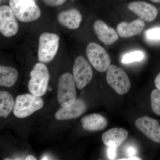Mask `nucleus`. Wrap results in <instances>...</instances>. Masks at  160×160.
Wrapping results in <instances>:
<instances>
[{"label": "nucleus", "mask_w": 160, "mask_h": 160, "mask_svg": "<svg viewBox=\"0 0 160 160\" xmlns=\"http://www.w3.org/2000/svg\"><path fill=\"white\" fill-rule=\"evenodd\" d=\"M28 89L32 94L42 97L48 89L49 74L48 68L42 63H38L30 72Z\"/></svg>", "instance_id": "1"}, {"label": "nucleus", "mask_w": 160, "mask_h": 160, "mask_svg": "<svg viewBox=\"0 0 160 160\" xmlns=\"http://www.w3.org/2000/svg\"><path fill=\"white\" fill-rule=\"evenodd\" d=\"M9 6L16 17L23 22H30L41 16L39 7L33 0H10Z\"/></svg>", "instance_id": "2"}, {"label": "nucleus", "mask_w": 160, "mask_h": 160, "mask_svg": "<svg viewBox=\"0 0 160 160\" xmlns=\"http://www.w3.org/2000/svg\"><path fill=\"white\" fill-rule=\"evenodd\" d=\"M60 37L51 32H43L39 38L38 56L42 63H48L54 58L59 46Z\"/></svg>", "instance_id": "3"}, {"label": "nucleus", "mask_w": 160, "mask_h": 160, "mask_svg": "<svg viewBox=\"0 0 160 160\" xmlns=\"http://www.w3.org/2000/svg\"><path fill=\"white\" fill-rule=\"evenodd\" d=\"M73 76L66 72L61 76L58 82V100L61 106L68 107L77 99V91Z\"/></svg>", "instance_id": "4"}, {"label": "nucleus", "mask_w": 160, "mask_h": 160, "mask_svg": "<svg viewBox=\"0 0 160 160\" xmlns=\"http://www.w3.org/2000/svg\"><path fill=\"white\" fill-rule=\"evenodd\" d=\"M43 106L44 102L39 97L29 94L20 95L16 99L13 114L19 118H24L42 109Z\"/></svg>", "instance_id": "5"}, {"label": "nucleus", "mask_w": 160, "mask_h": 160, "mask_svg": "<svg viewBox=\"0 0 160 160\" xmlns=\"http://www.w3.org/2000/svg\"><path fill=\"white\" fill-rule=\"evenodd\" d=\"M106 81L118 94L124 95L129 92L131 82L126 71L115 65H110L106 71Z\"/></svg>", "instance_id": "6"}, {"label": "nucleus", "mask_w": 160, "mask_h": 160, "mask_svg": "<svg viewBox=\"0 0 160 160\" xmlns=\"http://www.w3.org/2000/svg\"><path fill=\"white\" fill-rule=\"evenodd\" d=\"M86 55L92 66L99 72L107 71L111 65L109 54L97 43L91 42L88 44L86 49Z\"/></svg>", "instance_id": "7"}, {"label": "nucleus", "mask_w": 160, "mask_h": 160, "mask_svg": "<svg viewBox=\"0 0 160 160\" xmlns=\"http://www.w3.org/2000/svg\"><path fill=\"white\" fill-rule=\"evenodd\" d=\"M72 72L76 85L79 89H83L90 83L93 75L90 63L82 56H78L75 60Z\"/></svg>", "instance_id": "8"}, {"label": "nucleus", "mask_w": 160, "mask_h": 160, "mask_svg": "<svg viewBox=\"0 0 160 160\" xmlns=\"http://www.w3.org/2000/svg\"><path fill=\"white\" fill-rule=\"evenodd\" d=\"M16 18L10 6L0 7V32L4 36L10 38L17 33L19 25Z\"/></svg>", "instance_id": "9"}, {"label": "nucleus", "mask_w": 160, "mask_h": 160, "mask_svg": "<svg viewBox=\"0 0 160 160\" xmlns=\"http://www.w3.org/2000/svg\"><path fill=\"white\" fill-rule=\"evenodd\" d=\"M135 125L149 140L155 143H160V125L158 120L144 116L136 120Z\"/></svg>", "instance_id": "10"}, {"label": "nucleus", "mask_w": 160, "mask_h": 160, "mask_svg": "<svg viewBox=\"0 0 160 160\" xmlns=\"http://www.w3.org/2000/svg\"><path fill=\"white\" fill-rule=\"evenodd\" d=\"M128 8L140 19L147 22H151L155 19L158 12L156 7L149 3L142 1L129 3Z\"/></svg>", "instance_id": "11"}, {"label": "nucleus", "mask_w": 160, "mask_h": 160, "mask_svg": "<svg viewBox=\"0 0 160 160\" xmlns=\"http://www.w3.org/2000/svg\"><path fill=\"white\" fill-rule=\"evenodd\" d=\"M87 105L82 100L77 99L71 106L60 108L55 114V118L59 121H65L77 118L85 113Z\"/></svg>", "instance_id": "12"}, {"label": "nucleus", "mask_w": 160, "mask_h": 160, "mask_svg": "<svg viewBox=\"0 0 160 160\" xmlns=\"http://www.w3.org/2000/svg\"><path fill=\"white\" fill-rule=\"evenodd\" d=\"M93 28L98 38L107 46L112 45L118 39V34L115 29L101 20L96 21Z\"/></svg>", "instance_id": "13"}, {"label": "nucleus", "mask_w": 160, "mask_h": 160, "mask_svg": "<svg viewBox=\"0 0 160 160\" xmlns=\"http://www.w3.org/2000/svg\"><path fill=\"white\" fill-rule=\"evenodd\" d=\"M128 136V132L123 128H112L102 135L104 145L110 148H118L123 144Z\"/></svg>", "instance_id": "14"}, {"label": "nucleus", "mask_w": 160, "mask_h": 160, "mask_svg": "<svg viewBox=\"0 0 160 160\" xmlns=\"http://www.w3.org/2000/svg\"><path fill=\"white\" fill-rule=\"evenodd\" d=\"M145 27V22L140 18L130 22L120 23L117 27V30L121 38H127L140 34Z\"/></svg>", "instance_id": "15"}, {"label": "nucleus", "mask_w": 160, "mask_h": 160, "mask_svg": "<svg viewBox=\"0 0 160 160\" xmlns=\"http://www.w3.org/2000/svg\"><path fill=\"white\" fill-rule=\"evenodd\" d=\"M82 16L78 9H71L61 12L58 16V22L70 29L78 28L82 21Z\"/></svg>", "instance_id": "16"}, {"label": "nucleus", "mask_w": 160, "mask_h": 160, "mask_svg": "<svg viewBox=\"0 0 160 160\" xmlns=\"http://www.w3.org/2000/svg\"><path fill=\"white\" fill-rule=\"evenodd\" d=\"M81 122L84 130L91 132L104 130L108 124L106 118L98 113L85 116L81 119Z\"/></svg>", "instance_id": "17"}, {"label": "nucleus", "mask_w": 160, "mask_h": 160, "mask_svg": "<svg viewBox=\"0 0 160 160\" xmlns=\"http://www.w3.org/2000/svg\"><path fill=\"white\" fill-rule=\"evenodd\" d=\"M18 73L11 66H0V86L11 87L17 81Z\"/></svg>", "instance_id": "18"}, {"label": "nucleus", "mask_w": 160, "mask_h": 160, "mask_svg": "<svg viewBox=\"0 0 160 160\" xmlns=\"http://www.w3.org/2000/svg\"><path fill=\"white\" fill-rule=\"evenodd\" d=\"M15 103L13 97L9 92H0V116L7 118L13 110Z\"/></svg>", "instance_id": "19"}, {"label": "nucleus", "mask_w": 160, "mask_h": 160, "mask_svg": "<svg viewBox=\"0 0 160 160\" xmlns=\"http://www.w3.org/2000/svg\"><path fill=\"white\" fill-rule=\"evenodd\" d=\"M151 108L153 113L160 116V91L156 89L152 91L150 95Z\"/></svg>", "instance_id": "20"}, {"label": "nucleus", "mask_w": 160, "mask_h": 160, "mask_svg": "<svg viewBox=\"0 0 160 160\" xmlns=\"http://www.w3.org/2000/svg\"><path fill=\"white\" fill-rule=\"evenodd\" d=\"M144 58V54L141 51H135L127 53L124 56L122 59V63L128 64L141 61Z\"/></svg>", "instance_id": "21"}, {"label": "nucleus", "mask_w": 160, "mask_h": 160, "mask_svg": "<svg viewBox=\"0 0 160 160\" xmlns=\"http://www.w3.org/2000/svg\"><path fill=\"white\" fill-rule=\"evenodd\" d=\"M146 36L149 39L160 40V28L149 29L146 32Z\"/></svg>", "instance_id": "22"}, {"label": "nucleus", "mask_w": 160, "mask_h": 160, "mask_svg": "<svg viewBox=\"0 0 160 160\" xmlns=\"http://www.w3.org/2000/svg\"><path fill=\"white\" fill-rule=\"evenodd\" d=\"M43 2L47 6L51 7H56L62 5L66 0H42Z\"/></svg>", "instance_id": "23"}, {"label": "nucleus", "mask_w": 160, "mask_h": 160, "mask_svg": "<svg viewBox=\"0 0 160 160\" xmlns=\"http://www.w3.org/2000/svg\"><path fill=\"white\" fill-rule=\"evenodd\" d=\"M108 153V157L110 159H114L116 156V148L109 147Z\"/></svg>", "instance_id": "24"}, {"label": "nucleus", "mask_w": 160, "mask_h": 160, "mask_svg": "<svg viewBox=\"0 0 160 160\" xmlns=\"http://www.w3.org/2000/svg\"><path fill=\"white\" fill-rule=\"evenodd\" d=\"M136 150L133 147H129L127 150V153L129 157L135 156V154H136Z\"/></svg>", "instance_id": "25"}, {"label": "nucleus", "mask_w": 160, "mask_h": 160, "mask_svg": "<svg viewBox=\"0 0 160 160\" xmlns=\"http://www.w3.org/2000/svg\"><path fill=\"white\" fill-rule=\"evenodd\" d=\"M154 85L157 89L160 91V72L155 78Z\"/></svg>", "instance_id": "26"}, {"label": "nucleus", "mask_w": 160, "mask_h": 160, "mask_svg": "<svg viewBox=\"0 0 160 160\" xmlns=\"http://www.w3.org/2000/svg\"><path fill=\"white\" fill-rule=\"evenodd\" d=\"M119 160H141L142 159L135 156L129 157L128 158H125L119 159Z\"/></svg>", "instance_id": "27"}, {"label": "nucleus", "mask_w": 160, "mask_h": 160, "mask_svg": "<svg viewBox=\"0 0 160 160\" xmlns=\"http://www.w3.org/2000/svg\"><path fill=\"white\" fill-rule=\"evenodd\" d=\"M26 160H36L37 158L33 156L29 155L27 156L26 158Z\"/></svg>", "instance_id": "28"}, {"label": "nucleus", "mask_w": 160, "mask_h": 160, "mask_svg": "<svg viewBox=\"0 0 160 160\" xmlns=\"http://www.w3.org/2000/svg\"><path fill=\"white\" fill-rule=\"evenodd\" d=\"M149 1H151V2H154V3H160V0H149Z\"/></svg>", "instance_id": "29"}, {"label": "nucleus", "mask_w": 160, "mask_h": 160, "mask_svg": "<svg viewBox=\"0 0 160 160\" xmlns=\"http://www.w3.org/2000/svg\"><path fill=\"white\" fill-rule=\"evenodd\" d=\"M4 160H12V159L9 158H6L4 159Z\"/></svg>", "instance_id": "30"}, {"label": "nucleus", "mask_w": 160, "mask_h": 160, "mask_svg": "<svg viewBox=\"0 0 160 160\" xmlns=\"http://www.w3.org/2000/svg\"><path fill=\"white\" fill-rule=\"evenodd\" d=\"M33 1H34V0H33Z\"/></svg>", "instance_id": "31"}]
</instances>
